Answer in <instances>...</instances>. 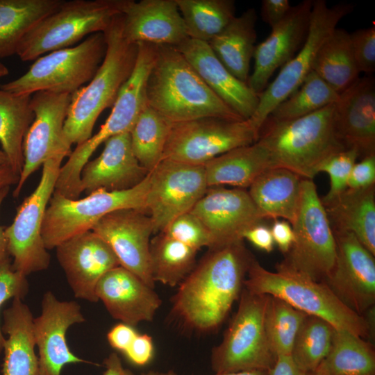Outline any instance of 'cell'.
Wrapping results in <instances>:
<instances>
[{
  "label": "cell",
  "mask_w": 375,
  "mask_h": 375,
  "mask_svg": "<svg viewBox=\"0 0 375 375\" xmlns=\"http://www.w3.org/2000/svg\"><path fill=\"white\" fill-rule=\"evenodd\" d=\"M254 259L243 240L210 249L179 284L172 315L188 329L215 330L239 299Z\"/></svg>",
  "instance_id": "1"
},
{
  "label": "cell",
  "mask_w": 375,
  "mask_h": 375,
  "mask_svg": "<svg viewBox=\"0 0 375 375\" xmlns=\"http://www.w3.org/2000/svg\"><path fill=\"white\" fill-rule=\"evenodd\" d=\"M147 99L149 107L171 123L203 117L244 119L210 89L174 47L158 46Z\"/></svg>",
  "instance_id": "2"
},
{
  "label": "cell",
  "mask_w": 375,
  "mask_h": 375,
  "mask_svg": "<svg viewBox=\"0 0 375 375\" xmlns=\"http://www.w3.org/2000/svg\"><path fill=\"white\" fill-rule=\"evenodd\" d=\"M335 108V103L330 104L290 120L268 117L257 142L267 151L272 168H285L312 180L326 159L345 149L336 135Z\"/></svg>",
  "instance_id": "3"
},
{
  "label": "cell",
  "mask_w": 375,
  "mask_h": 375,
  "mask_svg": "<svg viewBox=\"0 0 375 375\" xmlns=\"http://www.w3.org/2000/svg\"><path fill=\"white\" fill-rule=\"evenodd\" d=\"M103 34L106 51L101 65L91 81L72 94L64 124V134L71 145L91 138L99 116L113 106L135 64L138 46L124 37L122 14L114 17Z\"/></svg>",
  "instance_id": "4"
},
{
  "label": "cell",
  "mask_w": 375,
  "mask_h": 375,
  "mask_svg": "<svg viewBox=\"0 0 375 375\" xmlns=\"http://www.w3.org/2000/svg\"><path fill=\"white\" fill-rule=\"evenodd\" d=\"M244 288L255 294L277 297L306 315L327 321L336 329L364 339L369 335L367 320L345 306L323 281H313L279 264L275 272H270L254 259Z\"/></svg>",
  "instance_id": "5"
},
{
  "label": "cell",
  "mask_w": 375,
  "mask_h": 375,
  "mask_svg": "<svg viewBox=\"0 0 375 375\" xmlns=\"http://www.w3.org/2000/svg\"><path fill=\"white\" fill-rule=\"evenodd\" d=\"M124 0L64 1L23 37L17 53L23 61L36 60L45 53L68 48L83 38L103 33L122 13Z\"/></svg>",
  "instance_id": "6"
},
{
  "label": "cell",
  "mask_w": 375,
  "mask_h": 375,
  "mask_svg": "<svg viewBox=\"0 0 375 375\" xmlns=\"http://www.w3.org/2000/svg\"><path fill=\"white\" fill-rule=\"evenodd\" d=\"M149 185V172L140 183L131 189H99L83 199H68L54 191L42 226L46 249L56 248L73 236L91 230L100 219L113 211L124 208L147 211Z\"/></svg>",
  "instance_id": "7"
},
{
  "label": "cell",
  "mask_w": 375,
  "mask_h": 375,
  "mask_svg": "<svg viewBox=\"0 0 375 375\" xmlns=\"http://www.w3.org/2000/svg\"><path fill=\"white\" fill-rule=\"evenodd\" d=\"M106 51L103 33H94L75 47L38 58L25 74L0 88L17 94L31 95L40 91L72 94L91 81Z\"/></svg>",
  "instance_id": "8"
},
{
  "label": "cell",
  "mask_w": 375,
  "mask_h": 375,
  "mask_svg": "<svg viewBox=\"0 0 375 375\" xmlns=\"http://www.w3.org/2000/svg\"><path fill=\"white\" fill-rule=\"evenodd\" d=\"M268 294H255L243 288L238 310L222 342L211 355L217 373L247 370L269 371L276 356L267 337L265 326Z\"/></svg>",
  "instance_id": "9"
},
{
  "label": "cell",
  "mask_w": 375,
  "mask_h": 375,
  "mask_svg": "<svg viewBox=\"0 0 375 375\" xmlns=\"http://www.w3.org/2000/svg\"><path fill=\"white\" fill-rule=\"evenodd\" d=\"M291 226L294 242L278 264L313 281H323L334 266L336 242L312 180L302 181L300 205Z\"/></svg>",
  "instance_id": "10"
},
{
  "label": "cell",
  "mask_w": 375,
  "mask_h": 375,
  "mask_svg": "<svg viewBox=\"0 0 375 375\" xmlns=\"http://www.w3.org/2000/svg\"><path fill=\"white\" fill-rule=\"evenodd\" d=\"M66 154H59L42 165L38 186L24 199L12 223L5 228L8 252L12 258V267L26 276L47 269L50 263V256L42 237V226Z\"/></svg>",
  "instance_id": "11"
},
{
  "label": "cell",
  "mask_w": 375,
  "mask_h": 375,
  "mask_svg": "<svg viewBox=\"0 0 375 375\" xmlns=\"http://www.w3.org/2000/svg\"><path fill=\"white\" fill-rule=\"evenodd\" d=\"M353 6L339 3L328 6L324 0L312 2L306 40L299 51L284 65L274 81L259 94L258 106L250 121L258 131L274 108L292 94L312 71L321 46Z\"/></svg>",
  "instance_id": "12"
},
{
  "label": "cell",
  "mask_w": 375,
  "mask_h": 375,
  "mask_svg": "<svg viewBox=\"0 0 375 375\" xmlns=\"http://www.w3.org/2000/svg\"><path fill=\"white\" fill-rule=\"evenodd\" d=\"M258 138L249 119L203 117L172 123L162 160L204 166L232 149L254 143Z\"/></svg>",
  "instance_id": "13"
},
{
  "label": "cell",
  "mask_w": 375,
  "mask_h": 375,
  "mask_svg": "<svg viewBox=\"0 0 375 375\" xmlns=\"http://www.w3.org/2000/svg\"><path fill=\"white\" fill-rule=\"evenodd\" d=\"M138 55L133 72L123 84L112 111L100 130L82 144L76 145L66 162L75 174L82 171L95 150L112 136L130 132L138 117L148 106L147 81L155 63L158 46L138 43Z\"/></svg>",
  "instance_id": "14"
},
{
  "label": "cell",
  "mask_w": 375,
  "mask_h": 375,
  "mask_svg": "<svg viewBox=\"0 0 375 375\" xmlns=\"http://www.w3.org/2000/svg\"><path fill=\"white\" fill-rule=\"evenodd\" d=\"M208 188L204 166L162 160L149 172L146 206L153 233L190 212Z\"/></svg>",
  "instance_id": "15"
},
{
  "label": "cell",
  "mask_w": 375,
  "mask_h": 375,
  "mask_svg": "<svg viewBox=\"0 0 375 375\" xmlns=\"http://www.w3.org/2000/svg\"><path fill=\"white\" fill-rule=\"evenodd\" d=\"M72 94L40 91L33 94L31 106L34 119L23 142L24 166L13 191L17 198L28 177L47 160L72 153L64 134V124Z\"/></svg>",
  "instance_id": "16"
},
{
  "label": "cell",
  "mask_w": 375,
  "mask_h": 375,
  "mask_svg": "<svg viewBox=\"0 0 375 375\" xmlns=\"http://www.w3.org/2000/svg\"><path fill=\"white\" fill-rule=\"evenodd\" d=\"M334 266L323 282L348 308L361 315L375 302V260L350 232L333 231Z\"/></svg>",
  "instance_id": "17"
},
{
  "label": "cell",
  "mask_w": 375,
  "mask_h": 375,
  "mask_svg": "<svg viewBox=\"0 0 375 375\" xmlns=\"http://www.w3.org/2000/svg\"><path fill=\"white\" fill-rule=\"evenodd\" d=\"M91 230L110 247L120 266L154 289L149 260L153 226L147 211L117 210L100 219Z\"/></svg>",
  "instance_id": "18"
},
{
  "label": "cell",
  "mask_w": 375,
  "mask_h": 375,
  "mask_svg": "<svg viewBox=\"0 0 375 375\" xmlns=\"http://www.w3.org/2000/svg\"><path fill=\"white\" fill-rule=\"evenodd\" d=\"M190 212L210 234L211 249L244 240V232L264 219L248 191L238 188L208 187Z\"/></svg>",
  "instance_id": "19"
},
{
  "label": "cell",
  "mask_w": 375,
  "mask_h": 375,
  "mask_svg": "<svg viewBox=\"0 0 375 375\" xmlns=\"http://www.w3.org/2000/svg\"><path fill=\"white\" fill-rule=\"evenodd\" d=\"M84 321L76 301H59L50 291L44 294L41 313L33 319L34 338L39 355L37 375H60L65 365L91 363L74 355L66 341L67 329Z\"/></svg>",
  "instance_id": "20"
},
{
  "label": "cell",
  "mask_w": 375,
  "mask_h": 375,
  "mask_svg": "<svg viewBox=\"0 0 375 375\" xmlns=\"http://www.w3.org/2000/svg\"><path fill=\"white\" fill-rule=\"evenodd\" d=\"M58 261L76 298L97 302L101 278L119 262L110 247L92 230L78 234L56 247Z\"/></svg>",
  "instance_id": "21"
},
{
  "label": "cell",
  "mask_w": 375,
  "mask_h": 375,
  "mask_svg": "<svg viewBox=\"0 0 375 375\" xmlns=\"http://www.w3.org/2000/svg\"><path fill=\"white\" fill-rule=\"evenodd\" d=\"M312 2L305 0L292 6L286 17L272 28L269 35L256 46L253 70L247 83L257 94L266 88L274 72L301 47L308 30Z\"/></svg>",
  "instance_id": "22"
},
{
  "label": "cell",
  "mask_w": 375,
  "mask_h": 375,
  "mask_svg": "<svg viewBox=\"0 0 375 375\" xmlns=\"http://www.w3.org/2000/svg\"><path fill=\"white\" fill-rule=\"evenodd\" d=\"M121 14L130 42L176 47L189 38L175 0H124Z\"/></svg>",
  "instance_id": "23"
},
{
  "label": "cell",
  "mask_w": 375,
  "mask_h": 375,
  "mask_svg": "<svg viewBox=\"0 0 375 375\" xmlns=\"http://www.w3.org/2000/svg\"><path fill=\"white\" fill-rule=\"evenodd\" d=\"M336 135L346 149L359 158L375 155V82L372 76L359 78L340 94L335 103Z\"/></svg>",
  "instance_id": "24"
},
{
  "label": "cell",
  "mask_w": 375,
  "mask_h": 375,
  "mask_svg": "<svg viewBox=\"0 0 375 375\" xmlns=\"http://www.w3.org/2000/svg\"><path fill=\"white\" fill-rule=\"evenodd\" d=\"M148 173L135 157L130 133L126 132L106 140L101 154L84 165L80 190L88 194L99 189L128 190L140 183Z\"/></svg>",
  "instance_id": "25"
},
{
  "label": "cell",
  "mask_w": 375,
  "mask_h": 375,
  "mask_svg": "<svg viewBox=\"0 0 375 375\" xmlns=\"http://www.w3.org/2000/svg\"><path fill=\"white\" fill-rule=\"evenodd\" d=\"M95 292L113 318L133 327L152 321L161 305L153 288L120 265L101 278Z\"/></svg>",
  "instance_id": "26"
},
{
  "label": "cell",
  "mask_w": 375,
  "mask_h": 375,
  "mask_svg": "<svg viewBox=\"0 0 375 375\" xmlns=\"http://www.w3.org/2000/svg\"><path fill=\"white\" fill-rule=\"evenodd\" d=\"M174 47L228 106L244 119L252 117L258 104L259 95L247 83L239 80L224 67L208 43L188 38Z\"/></svg>",
  "instance_id": "27"
},
{
  "label": "cell",
  "mask_w": 375,
  "mask_h": 375,
  "mask_svg": "<svg viewBox=\"0 0 375 375\" xmlns=\"http://www.w3.org/2000/svg\"><path fill=\"white\" fill-rule=\"evenodd\" d=\"M1 327L5 338L1 375H37L38 358L35 353L33 317L22 299H12L3 312Z\"/></svg>",
  "instance_id": "28"
},
{
  "label": "cell",
  "mask_w": 375,
  "mask_h": 375,
  "mask_svg": "<svg viewBox=\"0 0 375 375\" xmlns=\"http://www.w3.org/2000/svg\"><path fill=\"white\" fill-rule=\"evenodd\" d=\"M322 203L333 231L352 233L375 255V185L347 188L331 201Z\"/></svg>",
  "instance_id": "29"
},
{
  "label": "cell",
  "mask_w": 375,
  "mask_h": 375,
  "mask_svg": "<svg viewBox=\"0 0 375 375\" xmlns=\"http://www.w3.org/2000/svg\"><path fill=\"white\" fill-rule=\"evenodd\" d=\"M303 179L291 170L270 168L252 183L248 193L264 219L282 218L292 225L300 205Z\"/></svg>",
  "instance_id": "30"
},
{
  "label": "cell",
  "mask_w": 375,
  "mask_h": 375,
  "mask_svg": "<svg viewBox=\"0 0 375 375\" xmlns=\"http://www.w3.org/2000/svg\"><path fill=\"white\" fill-rule=\"evenodd\" d=\"M257 14L249 8L232 21L208 44L224 67L239 80L247 83L255 51Z\"/></svg>",
  "instance_id": "31"
},
{
  "label": "cell",
  "mask_w": 375,
  "mask_h": 375,
  "mask_svg": "<svg viewBox=\"0 0 375 375\" xmlns=\"http://www.w3.org/2000/svg\"><path fill=\"white\" fill-rule=\"evenodd\" d=\"M208 187L246 188L272 168L269 156L257 141L223 153L204 165Z\"/></svg>",
  "instance_id": "32"
},
{
  "label": "cell",
  "mask_w": 375,
  "mask_h": 375,
  "mask_svg": "<svg viewBox=\"0 0 375 375\" xmlns=\"http://www.w3.org/2000/svg\"><path fill=\"white\" fill-rule=\"evenodd\" d=\"M31 99V95L0 88V143L9 166L19 175L24 166V139L34 119Z\"/></svg>",
  "instance_id": "33"
},
{
  "label": "cell",
  "mask_w": 375,
  "mask_h": 375,
  "mask_svg": "<svg viewBox=\"0 0 375 375\" xmlns=\"http://www.w3.org/2000/svg\"><path fill=\"white\" fill-rule=\"evenodd\" d=\"M64 0H0V59L17 53L25 34Z\"/></svg>",
  "instance_id": "34"
},
{
  "label": "cell",
  "mask_w": 375,
  "mask_h": 375,
  "mask_svg": "<svg viewBox=\"0 0 375 375\" xmlns=\"http://www.w3.org/2000/svg\"><path fill=\"white\" fill-rule=\"evenodd\" d=\"M312 71L339 94L359 78L347 31L335 28L332 31L318 51Z\"/></svg>",
  "instance_id": "35"
},
{
  "label": "cell",
  "mask_w": 375,
  "mask_h": 375,
  "mask_svg": "<svg viewBox=\"0 0 375 375\" xmlns=\"http://www.w3.org/2000/svg\"><path fill=\"white\" fill-rule=\"evenodd\" d=\"M313 373L318 375H374V351L364 338L349 331L335 328L329 352Z\"/></svg>",
  "instance_id": "36"
},
{
  "label": "cell",
  "mask_w": 375,
  "mask_h": 375,
  "mask_svg": "<svg viewBox=\"0 0 375 375\" xmlns=\"http://www.w3.org/2000/svg\"><path fill=\"white\" fill-rule=\"evenodd\" d=\"M195 249L158 233L150 241L149 260L152 279L174 287L179 285L196 265Z\"/></svg>",
  "instance_id": "37"
},
{
  "label": "cell",
  "mask_w": 375,
  "mask_h": 375,
  "mask_svg": "<svg viewBox=\"0 0 375 375\" xmlns=\"http://www.w3.org/2000/svg\"><path fill=\"white\" fill-rule=\"evenodd\" d=\"M189 38L208 43L235 17L233 0H175Z\"/></svg>",
  "instance_id": "38"
},
{
  "label": "cell",
  "mask_w": 375,
  "mask_h": 375,
  "mask_svg": "<svg viewBox=\"0 0 375 375\" xmlns=\"http://www.w3.org/2000/svg\"><path fill=\"white\" fill-rule=\"evenodd\" d=\"M172 124L147 106L129 132L133 154L149 172L163 159Z\"/></svg>",
  "instance_id": "39"
},
{
  "label": "cell",
  "mask_w": 375,
  "mask_h": 375,
  "mask_svg": "<svg viewBox=\"0 0 375 375\" xmlns=\"http://www.w3.org/2000/svg\"><path fill=\"white\" fill-rule=\"evenodd\" d=\"M335 328L327 321L307 315L295 338L291 357L304 372L312 373L328 355Z\"/></svg>",
  "instance_id": "40"
},
{
  "label": "cell",
  "mask_w": 375,
  "mask_h": 375,
  "mask_svg": "<svg viewBox=\"0 0 375 375\" xmlns=\"http://www.w3.org/2000/svg\"><path fill=\"white\" fill-rule=\"evenodd\" d=\"M339 98L340 94L312 71L301 86L278 105L269 117L280 121L294 119L335 103Z\"/></svg>",
  "instance_id": "41"
},
{
  "label": "cell",
  "mask_w": 375,
  "mask_h": 375,
  "mask_svg": "<svg viewBox=\"0 0 375 375\" xmlns=\"http://www.w3.org/2000/svg\"><path fill=\"white\" fill-rule=\"evenodd\" d=\"M307 315L287 302L269 295L265 326L269 345L278 356H290L300 326Z\"/></svg>",
  "instance_id": "42"
},
{
  "label": "cell",
  "mask_w": 375,
  "mask_h": 375,
  "mask_svg": "<svg viewBox=\"0 0 375 375\" xmlns=\"http://www.w3.org/2000/svg\"><path fill=\"white\" fill-rule=\"evenodd\" d=\"M358 158L356 150L345 149L331 155L322 163L319 173L326 172L330 178L329 190L321 198L322 202L331 201L348 188L351 171Z\"/></svg>",
  "instance_id": "43"
},
{
  "label": "cell",
  "mask_w": 375,
  "mask_h": 375,
  "mask_svg": "<svg viewBox=\"0 0 375 375\" xmlns=\"http://www.w3.org/2000/svg\"><path fill=\"white\" fill-rule=\"evenodd\" d=\"M160 233L196 251L203 247L211 249L213 246L210 234L203 223L191 212L183 214L174 219Z\"/></svg>",
  "instance_id": "44"
},
{
  "label": "cell",
  "mask_w": 375,
  "mask_h": 375,
  "mask_svg": "<svg viewBox=\"0 0 375 375\" xmlns=\"http://www.w3.org/2000/svg\"><path fill=\"white\" fill-rule=\"evenodd\" d=\"M28 291L26 276L15 271L10 257L0 261V310L10 299H22ZM5 338L0 326V353L3 351Z\"/></svg>",
  "instance_id": "45"
},
{
  "label": "cell",
  "mask_w": 375,
  "mask_h": 375,
  "mask_svg": "<svg viewBox=\"0 0 375 375\" xmlns=\"http://www.w3.org/2000/svg\"><path fill=\"white\" fill-rule=\"evenodd\" d=\"M354 59L360 72L372 73L375 69L374 25L350 34Z\"/></svg>",
  "instance_id": "46"
},
{
  "label": "cell",
  "mask_w": 375,
  "mask_h": 375,
  "mask_svg": "<svg viewBox=\"0 0 375 375\" xmlns=\"http://www.w3.org/2000/svg\"><path fill=\"white\" fill-rule=\"evenodd\" d=\"M375 185V155L364 157L351 171L348 188L362 189Z\"/></svg>",
  "instance_id": "47"
},
{
  "label": "cell",
  "mask_w": 375,
  "mask_h": 375,
  "mask_svg": "<svg viewBox=\"0 0 375 375\" xmlns=\"http://www.w3.org/2000/svg\"><path fill=\"white\" fill-rule=\"evenodd\" d=\"M124 353L134 364L146 365L150 361L153 353V343L151 337L147 334H138Z\"/></svg>",
  "instance_id": "48"
},
{
  "label": "cell",
  "mask_w": 375,
  "mask_h": 375,
  "mask_svg": "<svg viewBox=\"0 0 375 375\" xmlns=\"http://www.w3.org/2000/svg\"><path fill=\"white\" fill-rule=\"evenodd\" d=\"M291 8L288 0H263L261 15L264 22L273 28L286 17Z\"/></svg>",
  "instance_id": "49"
},
{
  "label": "cell",
  "mask_w": 375,
  "mask_h": 375,
  "mask_svg": "<svg viewBox=\"0 0 375 375\" xmlns=\"http://www.w3.org/2000/svg\"><path fill=\"white\" fill-rule=\"evenodd\" d=\"M138 334L133 326L120 323L108 331L107 339L112 348L124 353Z\"/></svg>",
  "instance_id": "50"
},
{
  "label": "cell",
  "mask_w": 375,
  "mask_h": 375,
  "mask_svg": "<svg viewBox=\"0 0 375 375\" xmlns=\"http://www.w3.org/2000/svg\"><path fill=\"white\" fill-rule=\"evenodd\" d=\"M244 239L265 252L270 253L274 250V242L271 230L262 223L246 231L243 235V240Z\"/></svg>",
  "instance_id": "51"
},
{
  "label": "cell",
  "mask_w": 375,
  "mask_h": 375,
  "mask_svg": "<svg viewBox=\"0 0 375 375\" xmlns=\"http://www.w3.org/2000/svg\"><path fill=\"white\" fill-rule=\"evenodd\" d=\"M274 244L285 255L294 242V234L291 224L285 220L275 219L270 228Z\"/></svg>",
  "instance_id": "52"
},
{
  "label": "cell",
  "mask_w": 375,
  "mask_h": 375,
  "mask_svg": "<svg viewBox=\"0 0 375 375\" xmlns=\"http://www.w3.org/2000/svg\"><path fill=\"white\" fill-rule=\"evenodd\" d=\"M269 375H308L294 362L291 356H278Z\"/></svg>",
  "instance_id": "53"
},
{
  "label": "cell",
  "mask_w": 375,
  "mask_h": 375,
  "mask_svg": "<svg viewBox=\"0 0 375 375\" xmlns=\"http://www.w3.org/2000/svg\"><path fill=\"white\" fill-rule=\"evenodd\" d=\"M103 363L106 369L103 375H134L131 371L123 367L120 358L115 353H110Z\"/></svg>",
  "instance_id": "54"
},
{
  "label": "cell",
  "mask_w": 375,
  "mask_h": 375,
  "mask_svg": "<svg viewBox=\"0 0 375 375\" xmlns=\"http://www.w3.org/2000/svg\"><path fill=\"white\" fill-rule=\"evenodd\" d=\"M19 180V175L16 174L9 165H0V190L5 187L17 185Z\"/></svg>",
  "instance_id": "55"
},
{
  "label": "cell",
  "mask_w": 375,
  "mask_h": 375,
  "mask_svg": "<svg viewBox=\"0 0 375 375\" xmlns=\"http://www.w3.org/2000/svg\"><path fill=\"white\" fill-rule=\"evenodd\" d=\"M10 187H5L0 190V208L8 194ZM10 257L7 249V240L5 235V228L0 225V261Z\"/></svg>",
  "instance_id": "56"
},
{
  "label": "cell",
  "mask_w": 375,
  "mask_h": 375,
  "mask_svg": "<svg viewBox=\"0 0 375 375\" xmlns=\"http://www.w3.org/2000/svg\"><path fill=\"white\" fill-rule=\"evenodd\" d=\"M215 375H269V371L247 370L233 372L217 373Z\"/></svg>",
  "instance_id": "57"
},
{
  "label": "cell",
  "mask_w": 375,
  "mask_h": 375,
  "mask_svg": "<svg viewBox=\"0 0 375 375\" xmlns=\"http://www.w3.org/2000/svg\"><path fill=\"white\" fill-rule=\"evenodd\" d=\"M9 73L8 69L0 61V79Z\"/></svg>",
  "instance_id": "58"
},
{
  "label": "cell",
  "mask_w": 375,
  "mask_h": 375,
  "mask_svg": "<svg viewBox=\"0 0 375 375\" xmlns=\"http://www.w3.org/2000/svg\"><path fill=\"white\" fill-rule=\"evenodd\" d=\"M8 165V158L1 150H0V165Z\"/></svg>",
  "instance_id": "59"
},
{
  "label": "cell",
  "mask_w": 375,
  "mask_h": 375,
  "mask_svg": "<svg viewBox=\"0 0 375 375\" xmlns=\"http://www.w3.org/2000/svg\"><path fill=\"white\" fill-rule=\"evenodd\" d=\"M156 375H177L174 372L169 370L165 372H157Z\"/></svg>",
  "instance_id": "60"
},
{
  "label": "cell",
  "mask_w": 375,
  "mask_h": 375,
  "mask_svg": "<svg viewBox=\"0 0 375 375\" xmlns=\"http://www.w3.org/2000/svg\"><path fill=\"white\" fill-rule=\"evenodd\" d=\"M157 372L153 371H149L147 372L142 373L141 375H156Z\"/></svg>",
  "instance_id": "61"
},
{
  "label": "cell",
  "mask_w": 375,
  "mask_h": 375,
  "mask_svg": "<svg viewBox=\"0 0 375 375\" xmlns=\"http://www.w3.org/2000/svg\"><path fill=\"white\" fill-rule=\"evenodd\" d=\"M308 375H318V374L312 372V373L308 374Z\"/></svg>",
  "instance_id": "62"
}]
</instances>
